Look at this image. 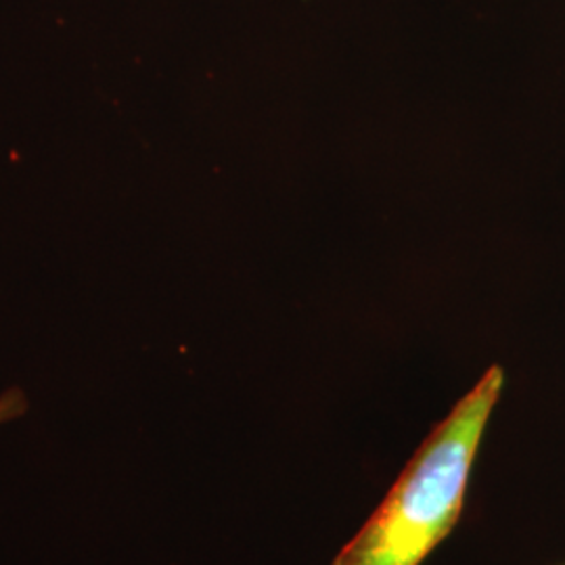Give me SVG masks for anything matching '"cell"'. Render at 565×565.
Listing matches in <instances>:
<instances>
[{
	"label": "cell",
	"instance_id": "obj_1",
	"mask_svg": "<svg viewBox=\"0 0 565 565\" xmlns=\"http://www.w3.org/2000/svg\"><path fill=\"white\" fill-rule=\"evenodd\" d=\"M505 373L492 366L427 434L384 501L331 565H422L463 515L465 497Z\"/></svg>",
	"mask_w": 565,
	"mask_h": 565
},
{
	"label": "cell",
	"instance_id": "obj_2",
	"mask_svg": "<svg viewBox=\"0 0 565 565\" xmlns=\"http://www.w3.org/2000/svg\"><path fill=\"white\" fill-rule=\"evenodd\" d=\"M25 396L21 394L20 390H9L0 396V424H7L15 417H20L21 413L25 411Z\"/></svg>",
	"mask_w": 565,
	"mask_h": 565
}]
</instances>
